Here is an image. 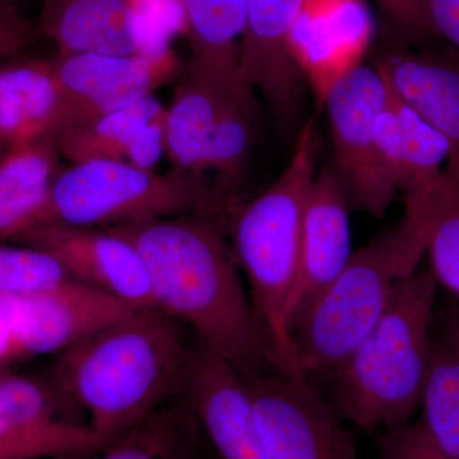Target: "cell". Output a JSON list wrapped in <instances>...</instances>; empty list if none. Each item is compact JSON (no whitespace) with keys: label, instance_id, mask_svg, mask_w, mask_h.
Here are the masks:
<instances>
[{"label":"cell","instance_id":"obj_6","mask_svg":"<svg viewBox=\"0 0 459 459\" xmlns=\"http://www.w3.org/2000/svg\"><path fill=\"white\" fill-rule=\"evenodd\" d=\"M229 205L204 174H160L131 162L96 160L62 168L44 223L108 229L126 223L199 213L219 216Z\"/></svg>","mask_w":459,"mask_h":459},{"label":"cell","instance_id":"obj_3","mask_svg":"<svg viewBox=\"0 0 459 459\" xmlns=\"http://www.w3.org/2000/svg\"><path fill=\"white\" fill-rule=\"evenodd\" d=\"M428 207H406L380 231L290 327L300 379H329L369 334L427 253Z\"/></svg>","mask_w":459,"mask_h":459},{"label":"cell","instance_id":"obj_21","mask_svg":"<svg viewBox=\"0 0 459 459\" xmlns=\"http://www.w3.org/2000/svg\"><path fill=\"white\" fill-rule=\"evenodd\" d=\"M57 135L0 155V243L17 241L41 225L62 170Z\"/></svg>","mask_w":459,"mask_h":459},{"label":"cell","instance_id":"obj_17","mask_svg":"<svg viewBox=\"0 0 459 459\" xmlns=\"http://www.w3.org/2000/svg\"><path fill=\"white\" fill-rule=\"evenodd\" d=\"M377 69L395 95L448 143L444 172L459 183V57L395 45Z\"/></svg>","mask_w":459,"mask_h":459},{"label":"cell","instance_id":"obj_24","mask_svg":"<svg viewBox=\"0 0 459 459\" xmlns=\"http://www.w3.org/2000/svg\"><path fill=\"white\" fill-rule=\"evenodd\" d=\"M201 428L184 394L99 452L98 459H198Z\"/></svg>","mask_w":459,"mask_h":459},{"label":"cell","instance_id":"obj_27","mask_svg":"<svg viewBox=\"0 0 459 459\" xmlns=\"http://www.w3.org/2000/svg\"><path fill=\"white\" fill-rule=\"evenodd\" d=\"M428 223L431 273L459 299V183L444 171L429 198Z\"/></svg>","mask_w":459,"mask_h":459},{"label":"cell","instance_id":"obj_30","mask_svg":"<svg viewBox=\"0 0 459 459\" xmlns=\"http://www.w3.org/2000/svg\"><path fill=\"white\" fill-rule=\"evenodd\" d=\"M377 459H446L424 424L403 422L385 429L377 439Z\"/></svg>","mask_w":459,"mask_h":459},{"label":"cell","instance_id":"obj_31","mask_svg":"<svg viewBox=\"0 0 459 459\" xmlns=\"http://www.w3.org/2000/svg\"><path fill=\"white\" fill-rule=\"evenodd\" d=\"M433 35L446 39L459 57V0H421Z\"/></svg>","mask_w":459,"mask_h":459},{"label":"cell","instance_id":"obj_18","mask_svg":"<svg viewBox=\"0 0 459 459\" xmlns=\"http://www.w3.org/2000/svg\"><path fill=\"white\" fill-rule=\"evenodd\" d=\"M166 108L148 96L57 135L60 155L72 164L111 160L155 169L165 153Z\"/></svg>","mask_w":459,"mask_h":459},{"label":"cell","instance_id":"obj_11","mask_svg":"<svg viewBox=\"0 0 459 459\" xmlns=\"http://www.w3.org/2000/svg\"><path fill=\"white\" fill-rule=\"evenodd\" d=\"M53 63L65 93V129L152 96L179 77L181 69L174 50L157 56L59 51Z\"/></svg>","mask_w":459,"mask_h":459},{"label":"cell","instance_id":"obj_8","mask_svg":"<svg viewBox=\"0 0 459 459\" xmlns=\"http://www.w3.org/2000/svg\"><path fill=\"white\" fill-rule=\"evenodd\" d=\"M241 376L274 459H360L342 415L316 385L277 371Z\"/></svg>","mask_w":459,"mask_h":459},{"label":"cell","instance_id":"obj_16","mask_svg":"<svg viewBox=\"0 0 459 459\" xmlns=\"http://www.w3.org/2000/svg\"><path fill=\"white\" fill-rule=\"evenodd\" d=\"M77 413L56 383L0 374V442L40 446L51 458L108 446Z\"/></svg>","mask_w":459,"mask_h":459},{"label":"cell","instance_id":"obj_12","mask_svg":"<svg viewBox=\"0 0 459 459\" xmlns=\"http://www.w3.org/2000/svg\"><path fill=\"white\" fill-rule=\"evenodd\" d=\"M374 23L365 0H303L289 35V51L319 104L362 59Z\"/></svg>","mask_w":459,"mask_h":459},{"label":"cell","instance_id":"obj_15","mask_svg":"<svg viewBox=\"0 0 459 459\" xmlns=\"http://www.w3.org/2000/svg\"><path fill=\"white\" fill-rule=\"evenodd\" d=\"M349 210L336 168L323 165L305 204L298 281L285 314L289 336L296 316L336 279L351 258Z\"/></svg>","mask_w":459,"mask_h":459},{"label":"cell","instance_id":"obj_37","mask_svg":"<svg viewBox=\"0 0 459 459\" xmlns=\"http://www.w3.org/2000/svg\"><path fill=\"white\" fill-rule=\"evenodd\" d=\"M98 453H77V455H63V457H56L53 459H90Z\"/></svg>","mask_w":459,"mask_h":459},{"label":"cell","instance_id":"obj_23","mask_svg":"<svg viewBox=\"0 0 459 459\" xmlns=\"http://www.w3.org/2000/svg\"><path fill=\"white\" fill-rule=\"evenodd\" d=\"M229 98L235 96L184 72L165 117V153L175 170L204 174L205 147Z\"/></svg>","mask_w":459,"mask_h":459},{"label":"cell","instance_id":"obj_25","mask_svg":"<svg viewBox=\"0 0 459 459\" xmlns=\"http://www.w3.org/2000/svg\"><path fill=\"white\" fill-rule=\"evenodd\" d=\"M422 419L446 459H459V325L433 336Z\"/></svg>","mask_w":459,"mask_h":459},{"label":"cell","instance_id":"obj_29","mask_svg":"<svg viewBox=\"0 0 459 459\" xmlns=\"http://www.w3.org/2000/svg\"><path fill=\"white\" fill-rule=\"evenodd\" d=\"M138 54L157 56L171 51V41L188 31L184 0H131Z\"/></svg>","mask_w":459,"mask_h":459},{"label":"cell","instance_id":"obj_5","mask_svg":"<svg viewBox=\"0 0 459 459\" xmlns=\"http://www.w3.org/2000/svg\"><path fill=\"white\" fill-rule=\"evenodd\" d=\"M316 129L304 126L291 161L255 201L238 208L231 221V249L246 272L250 303L277 373L298 377L285 314L300 259L305 204L316 178Z\"/></svg>","mask_w":459,"mask_h":459},{"label":"cell","instance_id":"obj_36","mask_svg":"<svg viewBox=\"0 0 459 459\" xmlns=\"http://www.w3.org/2000/svg\"><path fill=\"white\" fill-rule=\"evenodd\" d=\"M17 0H0V13L4 12L18 11Z\"/></svg>","mask_w":459,"mask_h":459},{"label":"cell","instance_id":"obj_38","mask_svg":"<svg viewBox=\"0 0 459 459\" xmlns=\"http://www.w3.org/2000/svg\"><path fill=\"white\" fill-rule=\"evenodd\" d=\"M198 459H210V457H208L207 453H204H204H202L201 455V457H199Z\"/></svg>","mask_w":459,"mask_h":459},{"label":"cell","instance_id":"obj_32","mask_svg":"<svg viewBox=\"0 0 459 459\" xmlns=\"http://www.w3.org/2000/svg\"><path fill=\"white\" fill-rule=\"evenodd\" d=\"M398 29L412 38L433 35L428 25L421 0H377Z\"/></svg>","mask_w":459,"mask_h":459},{"label":"cell","instance_id":"obj_9","mask_svg":"<svg viewBox=\"0 0 459 459\" xmlns=\"http://www.w3.org/2000/svg\"><path fill=\"white\" fill-rule=\"evenodd\" d=\"M17 241L51 253L72 280L111 296L129 309H157L143 256L128 238L113 229L44 223Z\"/></svg>","mask_w":459,"mask_h":459},{"label":"cell","instance_id":"obj_13","mask_svg":"<svg viewBox=\"0 0 459 459\" xmlns=\"http://www.w3.org/2000/svg\"><path fill=\"white\" fill-rule=\"evenodd\" d=\"M190 409L220 459H274L241 373L195 340L186 391Z\"/></svg>","mask_w":459,"mask_h":459},{"label":"cell","instance_id":"obj_35","mask_svg":"<svg viewBox=\"0 0 459 459\" xmlns=\"http://www.w3.org/2000/svg\"><path fill=\"white\" fill-rule=\"evenodd\" d=\"M20 359L7 316L0 307V367Z\"/></svg>","mask_w":459,"mask_h":459},{"label":"cell","instance_id":"obj_26","mask_svg":"<svg viewBox=\"0 0 459 459\" xmlns=\"http://www.w3.org/2000/svg\"><path fill=\"white\" fill-rule=\"evenodd\" d=\"M255 100L226 99L205 147L204 172L213 171L214 189L229 207L246 181L255 143Z\"/></svg>","mask_w":459,"mask_h":459},{"label":"cell","instance_id":"obj_20","mask_svg":"<svg viewBox=\"0 0 459 459\" xmlns=\"http://www.w3.org/2000/svg\"><path fill=\"white\" fill-rule=\"evenodd\" d=\"M192 60L186 74L241 99H255L238 78L247 0H184Z\"/></svg>","mask_w":459,"mask_h":459},{"label":"cell","instance_id":"obj_19","mask_svg":"<svg viewBox=\"0 0 459 459\" xmlns=\"http://www.w3.org/2000/svg\"><path fill=\"white\" fill-rule=\"evenodd\" d=\"M65 93L53 59L0 63V155L65 128Z\"/></svg>","mask_w":459,"mask_h":459},{"label":"cell","instance_id":"obj_33","mask_svg":"<svg viewBox=\"0 0 459 459\" xmlns=\"http://www.w3.org/2000/svg\"><path fill=\"white\" fill-rule=\"evenodd\" d=\"M32 38V25L20 12L0 13V60L20 56Z\"/></svg>","mask_w":459,"mask_h":459},{"label":"cell","instance_id":"obj_2","mask_svg":"<svg viewBox=\"0 0 459 459\" xmlns=\"http://www.w3.org/2000/svg\"><path fill=\"white\" fill-rule=\"evenodd\" d=\"M159 309L133 312L60 353L53 382L110 444L186 394L195 341Z\"/></svg>","mask_w":459,"mask_h":459},{"label":"cell","instance_id":"obj_10","mask_svg":"<svg viewBox=\"0 0 459 459\" xmlns=\"http://www.w3.org/2000/svg\"><path fill=\"white\" fill-rule=\"evenodd\" d=\"M18 356L63 353L135 310L71 280L30 295H0Z\"/></svg>","mask_w":459,"mask_h":459},{"label":"cell","instance_id":"obj_1","mask_svg":"<svg viewBox=\"0 0 459 459\" xmlns=\"http://www.w3.org/2000/svg\"><path fill=\"white\" fill-rule=\"evenodd\" d=\"M108 229L140 250L157 309L188 325L238 373L276 371L216 216L179 214Z\"/></svg>","mask_w":459,"mask_h":459},{"label":"cell","instance_id":"obj_34","mask_svg":"<svg viewBox=\"0 0 459 459\" xmlns=\"http://www.w3.org/2000/svg\"><path fill=\"white\" fill-rule=\"evenodd\" d=\"M0 459H53L40 446L31 444L0 442Z\"/></svg>","mask_w":459,"mask_h":459},{"label":"cell","instance_id":"obj_14","mask_svg":"<svg viewBox=\"0 0 459 459\" xmlns=\"http://www.w3.org/2000/svg\"><path fill=\"white\" fill-rule=\"evenodd\" d=\"M303 0H247L238 78L261 91L277 122L287 128L301 107V75L290 56L289 35Z\"/></svg>","mask_w":459,"mask_h":459},{"label":"cell","instance_id":"obj_22","mask_svg":"<svg viewBox=\"0 0 459 459\" xmlns=\"http://www.w3.org/2000/svg\"><path fill=\"white\" fill-rule=\"evenodd\" d=\"M40 18L62 53H138L131 0H41Z\"/></svg>","mask_w":459,"mask_h":459},{"label":"cell","instance_id":"obj_7","mask_svg":"<svg viewBox=\"0 0 459 459\" xmlns=\"http://www.w3.org/2000/svg\"><path fill=\"white\" fill-rule=\"evenodd\" d=\"M388 84L377 69L360 65L344 75L325 100L338 178L350 210L385 219L398 193L377 150V115L388 101Z\"/></svg>","mask_w":459,"mask_h":459},{"label":"cell","instance_id":"obj_4","mask_svg":"<svg viewBox=\"0 0 459 459\" xmlns=\"http://www.w3.org/2000/svg\"><path fill=\"white\" fill-rule=\"evenodd\" d=\"M437 287L430 270L404 281L379 322L329 377V398L344 420L376 433L410 421L421 406Z\"/></svg>","mask_w":459,"mask_h":459},{"label":"cell","instance_id":"obj_28","mask_svg":"<svg viewBox=\"0 0 459 459\" xmlns=\"http://www.w3.org/2000/svg\"><path fill=\"white\" fill-rule=\"evenodd\" d=\"M65 265L41 247L0 243V295H30L71 281Z\"/></svg>","mask_w":459,"mask_h":459}]
</instances>
